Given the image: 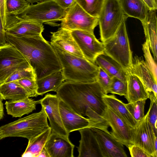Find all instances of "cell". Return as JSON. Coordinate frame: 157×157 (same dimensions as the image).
Returning a JSON list of instances; mask_svg holds the SVG:
<instances>
[{"label":"cell","instance_id":"cell-1","mask_svg":"<svg viewBox=\"0 0 157 157\" xmlns=\"http://www.w3.org/2000/svg\"><path fill=\"white\" fill-rule=\"evenodd\" d=\"M7 42L16 48L33 68L36 80L56 72L62 68L50 43L42 34L17 37L6 33Z\"/></svg>","mask_w":157,"mask_h":157},{"label":"cell","instance_id":"cell-2","mask_svg":"<svg viewBox=\"0 0 157 157\" xmlns=\"http://www.w3.org/2000/svg\"><path fill=\"white\" fill-rule=\"evenodd\" d=\"M56 92L60 100L83 116H85L89 108L101 116L106 107L102 100L103 96L106 94L96 81L80 82L66 81Z\"/></svg>","mask_w":157,"mask_h":157},{"label":"cell","instance_id":"cell-3","mask_svg":"<svg viewBox=\"0 0 157 157\" xmlns=\"http://www.w3.org/2000/svg\"><path fill=\"white\" fill-rule=\"evenodd\" d=\"M61 64L64 80L80 82L96 81L99 67L86 58L69 54L50 43Z\"/></svg>","mask_w":157,"mask_h":157},{"label":"cell","instance_id":"cell-4","mask_svg":"<svg viewBox=\"0 0 157 157\" xmlns=\"http://www.w3.org/2000/svg\"><path fill=\"white\" fill-rule=\"evenodd\" d=\"M44 108L0 127V140L9 137L27 138L28 140L42 133L50 127Z\"/></svg>","mask_w":157,"mask_h":157},{"label":"cell","instance_id":"cell-5","mask_svg":"<svg viewBox=\"0 0 157 157\" xmlns=\"http://www.w3.org/2000/svg\"><path fill=\"white\" fill-rule=\"evenodd\" d=\"M67 10L60 7L54 0H44L30 5L23 12L13 15L14 21H27L57 26L59 25L56 22L63 19Z\"/></svg>","mask_w":157,"mask_h":157},{"label":"cell","instance_id":"cell-6","mask_svg":"<svg viewBox=\"0 0 157 157\" xmlns=\"http://www.w3.org/2000/svg\"><path fill=\"white\" fill-rule=\"evenodd\" d=\"M127 18L124 19L114 36L103 43L104 53L116 61L126 71L130 70L133 58L126 28Z\"/></svg>","mask_w":157,"mask_h":157},{"label":"cell","instance_id":"cell-7","mask_svg":"<svg viewBox=\"0 0 157 157\" xmlns=\"http://www.w3.org/2000/svg\"><path fill=\"white\" fill-rule=\"evenodd\" d=\"M126 17L119 0H105L98 18L101 42L114 36Z\"/></svg>","mask_w":157,"mask_h":157},{"label":"cell","instance_id":"cell-8","mask_svg":"<svg viewBox=\"0 0 157 157\" xmlns=\"http://www.w3.org/2000/svg\"><path fill=\"white\" fill-rule=\"evenodd\" d=\"M61 27L70 30H80L94 33L98 24V18L85 11L76 2L67 10L61 21Z\"/></svg>","mask_w":157,"mask_h":157},{"label":"cell","instance_id":"cell-9","mask_svg":"<svg viewBox=\"0 0 157 157\" xmlns=\"http://www.w3.org/2000/svg\"><path fill=\"white\" fill-rule=\"evenodd\" d=\"M101 116L111 127V133L115 138L127 147L133 145L135 128L107 107Z\"/></svg>","mask_w":157,"mask_h":157},{"label":"cell","instance_id":"cell-10","mask_svg":"<svg viewBox=\"0 0 157 157\" xmlns=\"http://www.w3.org/2000/svg\"><path fill=\"white\" fill-rule=\"evenodd\" d=\"M71 31L72 36L85 57L95 63L97 57L104 53V43L96 38L94 33L80 30Z\"/></svg>","mask_w":157,"mask_h":157},{"label":"cell","instance_id":"cell-11","mask_svg":"<svg viewBox=\"0 0 157 157\" xmlns=\"http://www.w3.org/2000/svg\"><path fill=\"white\" fill-rule=\"evenodd\" d=\"M27 61L12 44L7 43L0 47V85L5 82L19 65Z\"/></svg>","mask_w":157,"mask_h":157},{"label":"cell","instance_id":"cell-12","mask_svg":"<svg viewBox=\"0 0 157 157\" xmlns=\"http://www.w3.org/2000/svg\"><path fill=\"white\" fill-rule=\"evenodd\" d=\"M94 132L102 157H127L124 145L108 129L90 128Z\"/></svg>","mask_w":157,"mask_h":157},{"label":"cell","instance_id":"cell-13","mask_svg":"<svg viewBox=\"0 0 157 157\" xmlns=\"http://www.w3.org/2000/svg\"><path fill=\"white\" fill-rule=\"evenodd\" d=\"M39 101L49 121L52 131L62 136H69L63 124L59 107L60 99L56 94H47Z\"/></svg>","mask_w":157,"mask_h":157},{"label":"cell","instance_id":"cell-14","mask_svg":"<svg viewBox=\"0 0 157 157\" xmlns=\"http://www.w3.org/2000/svg\"><path fill=\"white\" fill-rule=\"evenodd\" d=\"M148 112L135 128L133 144L142 148L152 157H157L154 146L155 137L147 119Z\"/></svg>","mask_w":157,"mask_h":157},{"label":"cell","instance_id":"cell-15","mask_svg":"<svg viewBox=\"0 0 157 157\" xmlns=\"http://www.w3.org/2000/svg\"><path fill=\"white\" fill-rule=\"evenodd\" d=\"M59 107L63 125L68 133L84 128L95 127L94 123L90 119L77 113L60 100Z\"/></svg>","mask_w":157,"mask_h":157},{"label":"cell","instance_id":"cell-16","mask_svg":"<svg viewBox=\"0 0 157 157\" xmlns=\"http://www.w3.org/2000/svg\"><path fill=\"white\" fill-rule=\"evenodd\" d=\"M44 147L50 157H73L75 145L68 136H63L53 132L47 140Z\"/></svg>","mask_w":157,"mask_h":157},{"label":"cell","instance_id":"cell-17","mask_svg":"<svg viewBox=\"0 0 157 157\" xmlns=\"http://www.w3.org/2000/svg\"><path fill=\"white\" fill-rule=\"evenodd\" d=\"M129 71L136 76L142 82L148 94L153 93L157 98V86L151 72L147 67L143 57L137 55L133 58L132 62Z\"/></svg>","mask_w":157,"mask_h":157},{"label":"cell","instance_id":"cell-18","mask_svg":"<svg viewBox=\"0 0 157 157\" xmlns=\"http://www.w3.org/2000/svg\"><path fill=\"white\" fill-rule=\"evenodd\" d=\"M50 33V43L69 54L85 58L72 36L71 30L60 27L56 31Z\"/></svg>","mask_w":157,"mask_h":157},{"label":"cell","instance_id":"cell-19","mask_svg":"<svg viewBox=\"0 0 157 157\" xmlns=\"http://www.w3.org/2000/svg\"><path fill=\"white\" fill-rule=\"evenodd\" d=\"M81 136L77 147L78 157H102L95 134L90 128L78 130Z\"/></svg>","mask_w":157,"mask_h":157},{"label":"cell","instance_id":"cell-20","mask_svg":"<svg viewBox=\"0 0 157 157\" xmlns=\"http://www.w3.org/2000/svg\"><path fill=\"white\" fill-rule=\"evenodd\" d=\"M156 10H149L147 15L141 21L146 41L152 53L154 60H157V21Z\"/></svg>","mask_w":157,"mask_h":157},{"label":"cell","instance_id":"cell-21","mask_svg":"<svg viewBox=\"0 0 157 157\" xmlns=\"http://www.w3.org/2000/svg\"><path fill=\"white\" fill-rule=\"evenodd\" d=\"M6 33L17 37L33 36L40 34L44 29L43 24L27 21H16Z\"/></svg>","mask_w":157,"mask_h":157},{"label":"cell","instance_id":"cell-22","mask_svg":"<svg viewBox=\"0 0 157 157\" xmlns=\"http://www.w3.org/2000/svg\"><path fill=\"white\" fill-rule=\"evenodd\" d=\"M127 90L124 96L128 102L149 98V94L144 85L136 75L127 71Z\"/></svg>","mask_w":157,"mask_h":157},{"label":"cell","instance_id":"cell-23","mask_svg":"<svg viewBox=\"0 0 157 157\" xmlns=\"http://www.w3.org/2000/svg\"><path fill=\"white\" fill-rule=\"evenodd\" d=\"M39 101H35L29 97L16 101H6L5 103L7 113L13 117H21L28 114L36 109Z\"/></svg>","mask_w":157,"mask_h":157},{"label":"cell","instance_id":"cell-24","mask_svg":"<svg viewBox=\"0 0 157 157\" xmlns=\"http://www.w3.org/2000/svg\"><path fill=\"white\" fill-rule=\"evenodd\" d=\"M102 100L106 106L110 109L129 125L135 128L138 123L134 119L124 103L114 95H104Z\"/></svg>","mask_w":157,"mask_h":157},{"label":"cell","instance_id":"cell-25","mask_svg":"<svg viewBox=\"0 0 157 157\" xmlns=\"http://www.w3.org/2000/svg\"><path fill=\"white\" fill-rule=\"evenodd\" d=\"M95 63L113 77L127 82V71L116 61L105 54L100 55Z\"/></svg>","mask_w":157,"mask_h":157},{"label":"cell","instance_id":"cell-26","mask_svg":"<svg viewBox=\"0 0 157 157\" xmlns=\"http://www.w3.org/2000/svg\"><path fill=\"white\" fill-rule=\"evenodd\" d=\"M126 16L138 19L141 21L146 18L149 8L142 0H119Z\"/></svg>","mask_w":157,"mask_h":157},{"label":"cell","instance_id":"cell-27","mask_svg":"<svg viewBox=\"0 0 157 157\" xmlns=\"http://www.w3.org/2000/svg\"><path fill=\"white\" fill-rule=\"evenodd\" d=\"M64 80L62 70L36 80L37 95H42L51 91L56 92Z\"/></svg>","mask_w":157,"mask_h":157},{"label":"cell","instance_id":"cell-28","mask_svg":"<svg viewBox=\"0 0 157 157\" xmlns=\"http://www.w3.org/2000/svg\"><path fill=\"white\" fill-rule=\"evenodd\" d=\"M0 96L2 100L12 101L29 97L28 93L17 80L5 82L1 85Z\"/></svg>","mask_w":157,"mask_h":157},{"label":"cell","instance_id":"cell-29","mask_svg":"<svg viewBox=\"0 0 157 157\" xmlns=\"http://www.w3.org/2000/svg\"><path fill=\"white\" fill-rule=\"evenodd\" d=\"M52 129L50 127L38 136L29 140L26 148L22 157H37L50 136Z\"/></svg>","mask_w":157,"mask_h":157},{"label":"cell","instance_id":"cell-30","mask_svg":"<svg viewBox=\"0 0 157 157\" xmlns=\"http://www.w3.org/2000/svg\"><path fill=\"white\" fill-rule=\"evenodd\" d=\"M25 78L36 80L34 71L27 61L19 65L4 83L17 81Z\"/></svg>","mask_w":157,"mask_h":157},{"label":"cell","instance_id":"cell-31","mask_svg":"<svg viewBox=\"0 0 157 157\" xmlns=\"http://www.w3.org/2000/svg\"><path fill=\"white\" fill-rule=\"evenodd\" d=\"M90 15L98 18L105 0H74Z\"/></svg>","mask_w":157,"mask_h":157},{"label":"cell","instance_id":"cell-32","mask_svg":"<svg viewBox=\"0 0 157 157\" xmlns=\"http://www.w3.org/2000/svg\"><path fill=\"white\" fill-rule=\"evenodd\" d=\"M6 13L8 16V21L9 16H16L21 13L30 4L25 0H6Z\"/></svg>","mask_w":157,"mask_h":157},{"label":"cell","instance_id":"cell-33","mask_svg":"<svg viewBox=\"0 0 157 157\" xmlns=\"http://www.w3.org/2000/svg\"><path fill=\"white\" fill-rule=\"evenodd\" d=\"M146 100H139L124 105L134 119L138 123L144 118V107Z\"/></svg>","mask_w":157,"mask_h":157},{"label":"cell","instance_id":"cell-34","mask_svg":"<svg viewBox=\"0 0 157 157\" xmlns=\"http://www.w3.org/2000/svg\"><path fill=\"white\" fill-rule=\"evenodd\" d=\"M150 105L147 111L148 121L151 125L155 136L157 137V98L153 93L149 94Z\"/></svg>","mask_w":157,"mask_h":157},{"label":"cell","instance_id":"cell-35","mask_svg":"<svg viewBox=\"0 0 157 157\" xmlns=\"http://www.w3.org/2000/svg\"><path fill=\"white\" fill-rule=\"evenodd\" d=\"M142 50L146 65L151 72L155 81L157 82V65L151 52L147 42L145 41L142 44Z\"/></svg>","mask_w":157,"mask_h":157},{"label":"cell","instance_id":"cell-36","mask_svg":"<svg viewBox=\"0 0 157 157\" xmlns=\"http://www.w3.org/2000/svg\"><path fill=\"white\" fill-rule=\"evenodd\" d=\"M127 90V82L113 77L109 90V93L125 96L126 94Z\"/></svg>","mask_w":157,"mask_h":157},{"label":"cell","instance_id":"cell-37","mask_svg":"<svg viewBox=\"0 0 157 157\" xmlns=\"http://www.w3.org/2000/svg\"><path fill=\"white\" fill-rule=\"evenodd\" d=\"M113 78L104 70L99 67V71L96 81L99 83L106 94L109 93V90Z\"/></svg>","mask_w":157,"mask_h":157},{"label":"cell","instance_id":"cell-38","mask_svg":"<svg viewBox=\"0 0 157 157\" xmlns=\"http://www.w3.org/2000/svg\"><path fill=\"white\" fill-rule=\"evenodd\" d=\"M17 81L28 93L29 97H36L38 96L36 80L25 78Z\"/></svg>","mask_w":157,"mask_h":157},{"label":"cell","instance_id":"cell-39","mask_svg":"<svg viewBox=\"0 0 157 157\" xmlns=\"http://www.w3.org/2000/svg\"><path fill=\"white\" fill-rule=\"evenodd\" d=\"M131 156L132 157H152L142 148L133 144L128 147Z\"/></svg>","mask_w":157,"mask_h":157},{"label":"cell","instance_id":"cell-40","mask_svg":"<svg viewBox=\"0 0 157 157\" xmlns=\"http://www.w3.org/2000/svg\"><path fill=\"white\" fill-rule=\"evenodd\" d=\"M6 0H0V13L5 29L8 20V16L6 10Z\"/></svg>","mask_w":157,"mask_h":157},{"label":"cell","instance_id":"cell-41","mask_svg":"<svg viewBox=\"0 0 157 157\" xmlns=\"http://www.w3.org/2000/svg\"><path fill=\"white\" fill-rule=\"evenodd\" d=\"M6 34V30L3 24L0 13V47H3L7 43Z\"/></svg>","mask_w":157,"mask_h":157},{"label":"cell","instance_id":"cell-42","mask_svg":"<svg viewBox=\"0 0 157 157\" xmlns=\"http://www.w3.org/2000/svg\"><path fill=\"white\" fill-rule=\"evenodd\" d=\"M62 8L67 10L75 2L74 0H54Z\"/></svg>","mask_w":157,"mask_h":157},{"label":"cell","instance_id":"cell-43","mask_svg":"<svg viewBox=\"0 0 157 157\" xmlns=\"http://www.w3.org/2000/svg\"><path fill=\"white\" fill-rule=\"evenodd\" d=\"M147 6L149 10H156L157 0H142Z\"/></svg>","mask_w":157,"mask_h":157},{"label":"cell","instance_id":"cell-44","mask_svg":"<svg viewBox=\"0 0 157 157\" xmlns=\"http://www.w3.org/2000/svg\"><path fill=\"white\" fill-rule=\"evenodd\" d=\"M37 157H50L49 155L44 146L40 152Z\"/></svg>","mask_w":157,"mask_h":157},{"label":"cell","instance_id":"cell-45","mask_svg":"<svg viewBox=\"0 0 157 157\" xmlns=\"http://www.w3.org/2000/svg\"><path fill=\"white\" fill-rule=\"evenodd\" d=\"M2 100L0 96V121L3 118L4 115L3 105Z\"/></svg>","mask_w":157,"mask_h":157},{"label":"cell","instance_id":"cell-46","mask_svg":"<svg viewBox=\"0 0 157 157\" xmlns=\"http://www.w3.org/2000/svg\"><path fill=\"white\" fill-rule=\"evenodd\" d=\"M43 0H27V1L30 4L31 3L32 4L33 3L35 2H39Z\"/></svg>","mask_w":157,"mask_h":157},{"label":"cell","instance_id":"cell-47","mask_svg":"<svg viewBox=\"0 0 157 157\" xmlns=\"http://www.w3.org/2000/svg\"><path fill=\"white\" fill-rule=\"evenodd\" d=\"M154 146L155 151L157 153V137L155 138Z\"/></svg>","mask_w":157,"mask_h":157}]
</instances>
